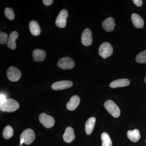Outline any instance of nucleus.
<instances>
[{
    "label": "nucleus",
    "instance_id": "1",
    "mask_svg": "<svg viewBox=\"0 0 146 146\" xmlns=\"http://www.w3.org/2000/svg\"><path fill=\"white\" fill-rule=\"evenodd\" d=\"M20 107L19 103L12 99H6L5 101L0 105V109L2 111L13 112L17 110Z\"/></svg>",
    "mask_w": 146,
    "mask_h": 146
},
{
    "label": "nucleus",
    "instance_id": "2",
    "mask_svg": "<svg viewBox=\"0 0 146 146\" xmlns=\"http://www.w3.org/2000/svg\"><path fill=\"white\" fill-rule=\"evenodd\" d=\"M104 106L108 112L114 117H118L120 116L119 108L113 101L107 100L105 102Z\"/></svg>",
    "mask_w": 146,
    "mask_h": 146
},
{
    "label": "nucleus",
    "instance_id": "3",
    "mask_svg": "<svg viewBox=\"0 0 146 146\" xmlns=\"http://www.w3.org/2000/svg\"><path fill=\"white\" fill-rule=\"evenodd\" d=\"M113 53L112 46L108 42H105L100 46L99 49V54L104 58L110 56Z\"/></svg>",
    "mask_w": 146,
    "mask_h": 146
},
{
    "label": "nucleus",
    "instance_id": "4",
    "mask_svg": "<svg viewBox=\"0 0 146 146\" xmlns=\"http://www.w3.org/2000/svg\"><path fill=\"white\" fill-rule=\"evenodd\" d=\"M20 139L21 140H24V143L26 145H29L32 143L35 139L34 131L31 129H27L21 133Z\"/></svg>",
    "mask_w": 146,
    "mask_h": 146
},
{
    "label": "nucleus",
    "instance_id": "5",
    "mask_svg": "<svg viewBox=\"0 0 146 146\" xmlns=\"http://www.w3.org/2000/svg\"><path fill=\"white\" fill-rule=\"evenodd\" d=\"M68 16V13L67 10L62 9L58 15L56 20V26L60 28L65 27L67 24V18Z\"/></svg>",
    "mask_w": 146,
    "mask_h": 146
},
{
    "label": "nucleus",
    "instance_id": "6",
    "mask_svg": "<svg viewBox=\"0 0 146 146\" xmlns=\"http://www.w3.org/2000/svg\"><path fill=\"white\" fill-rule=\"evenodd\" d=\"M39 119L40 122L47 128H50L54 125L55 121L54 118L45 113L40 114Z\"/></svg>",
    "mask_w": 146,
    "mask_h": 146
},
{
    "label": "nucleus",
    "instance_id": "7",
    "mask_svg": "<svg viewBox=\"0 0 146 146\" xmlns=\"http://www.w3.org/2000/svg\"><path fill=\"white\" fill-rule=\"evenodd\" d=\"M7 74L9 79L12 82L18 81L21 78L22 75L20 70L16 67L13 66H11L8 68Z\"/></svg>",
    "mask_w": 146,
    "mask_h": 146
},
{
    "label": "nucleus",
    "instance_id": "8",
    "mask_svg": "<svg viewBox=\"0 0 146 146\" xmlns=\"http://www.w3.org/2000/svg\"><path fill=\"white\" fill-rule=\"evenodd\" d=\"M57 65L61 69L67 70L74 68L75 66V63L70 58L64 57L58 60Z\"/></svg>",
    "mask_w": 146,
    "mask_h": 146
},
{
    "label": "nucleus",
    "instance_id": "9",
    "mask_svg": "<svg viewBox=\"0 0 146 146\" xmlns=\"http://www.w3.org/2000/svg\"><path fill=\"white\" fill-rule=\"evenodd\" d=\"M73 82L70 80H62L56 82L53 84L51 86L52 89L54 90H64L72 87Z\"/></svg>",
    "mask_w": 146,
    "mask_h": 146
},
{
    "label": "nucleus",
    "instance_id": "10",
    "mask_svg": "<svg viewBox=\"0 0 146 146\" xmlns=\"http://www.w3.org/2000/svg\"><path fill=\"white\" fill-rule=\"evenodd\" d=\"M82 44L85 46H90L93 42L92 33L89 29H86L83 31L81 36Z\"/></svg>",
    "mask_w": 146,
    "mask_h": 146
},
{
    "label": "nucleus",
    "instance_id": "11",
    "mask_svg": "<svg viewBox=\"0 0 146 146\" xmlns=\"http://www.w3.org/2000/svg\"><path fill=\"white\" fill-rule=\"evenodd\" d=\"M102 26L105 31L111 32L113 31L115 26V23L114 18L109 17L104 21Z\"/></svg>",
    "mask_w": 146,
    "mask_h": 146
},
{
    "label": "nucleus",
    "instance_id": "12",
    "mask_svg": "<svg viewBox=\"0 0 146 146\" xmlns=\"http://www.w3.org/2000/svg\"><path fill=\"white\" fill-rule=\"evenodd\" d=\"M80 102V99L77 96L72 97L70 101L66 105V107L68 110H74L77 108Z\"/></svg>",
    "mask_w": 146,
    "mask_h": 146
},
{
    "label": "nucleus",
    "instance_id": "13",
    "mask_svg": "<svg viewBox=\"0 0 146 146\" xmlns=\"http://www.w3.org/2000/svg\"><path fill=\"white\" fill-rule=\"evenodd\" d=\"M19 36L18 32L16 31L12 32L9 35L8 37V41L7 42V46L11 50L16 49V41Z\"/></svg>",
    "mask_w": 146,
    "mask_h": 146
},
{
    "label": "nucleus",
    "instance_id": "14",
    "mask_svg": "<svg viewBox=\"0 0 146 146\" xmlns=\"http://www.w3.org/2000/svg\"><path fill=\"white\" fill-rule=\"evenodd\" d=\"M75 138L74 131L70 127H68L65 129V133L63 134V138L66 143H70L74 141Z\"/></svg>",
    "mask_w": 146,
    "mask_h": 146
},
{
    "label": "nucleus",
    "instance_id": "15",
    "mask_svg": "<svg viewBox=\"0 0 146 146\" xmlns=\"http://www.w3.org/2000/svg\"><path fill=\"white\" fill-rule=\"evenodd\" d=\"M32 56L33 59L36 62L43 61L46 58V53L43 50L37 49L33 50Z\"/></svg>",
    "mask_w": 146,
    "mask_h": 146
},
{
    "label": "nucleus",
    "instance_id": "16",
    "mask_svg": "<svg viewBox=\"0 0 146 146\" xmlns=\"http://www.w3.org/2000/svg\"><path fill=\"white\" fill-rule=\"evenodd\" d=\"M131 21L134 26L138 29L143 28L144 27L143 20L137 13H133L131 16Z\"/></svg>",
    "mask_w": 146,
    "mask_h": 146
},
{
    "label": "nucleus",
    "instance_id": "17",
    "mask_svg": "<svg viewBox=\"0 0 146 146\" xmlns=\"http://www.w3.org/2000/svg\"><path fill=\"white\" fill-rule=\"evenodd\" d=\"M129 80L127 79H120L112 82L110 84V86L112 88L124 87L129 85Z\"/></svg>",
    "mask_w": 146,
    "mask_h": 146
},
{
    "label": "nucleus",
    "instance_id": "18",
    "mask_svg": "<svg viewBox=\"0 0 146 146\" xmlns=\"http://www.w3.org/2000/svg\"><path fill=\"white\" fill-rule=\"evenodd\" d=\"M96 119L94 117L89 118L85 123V132L87 135H90L94 130L96 123Z\"/></svg>",
    "mask_w": 146,
    "mask_h": 146
},
{
    "label": "nucleus",
    "instance_id": "19",
    "mask_svg": "<svg viewBox=\"0 0 146 146\" xmlns=\"http://www.w3.org/2000/svg\"><path fill=\"white\" fill-rule=\"evenodd\" d=\"M30 31L32 34L34 36H37L41 33V29L39 24L36 21H31L29 24Z\"/></svg>",
    "mask_w": 146,
    "mask_h": 146
},
{
    "label": "nucleus",
    "instance_id": "20",
    "mask_svg": "<svg viewBox=\"0 0 146 146\" xmlns=\"http://www.w3.org/2000/svg\"><path fill=\"white\" fill-rule=\"evenodd\" d=\"M127 136L129 139L133 142H137L141 138L140 131L137 129L129 130L127 131Z\"/></svg>",
    "mask_w": 146,
    "mask_h": 146
},
{
    "label": "nucleus",
    "instance_id": "21",
    "mask_svg": "<svg viewBox=\"0 0 146 146\" xmlns=\"http://www.w3.org/2000/svg\"><path fill=\"white\" fill-rule=\"evenodd\" d=\"M102 146H112V142L109 135L106 132L102 134Z\"/></svg>",
    "mask_w": 146,
    "mask_h": 146
},
{
    "label": "nucleus",
    "instance_id": "22",
    "mask_svg": "<svg viewBox=\"0 0 146 146\" xmlns=\"http://www.w3.org/2000/svg\"><path fill=\"white\" fill-rule=\"evenodd\" d=\"M13 135V128L11 126H7L4 129L3 132V136L5 139H8L11 138Z\"/></svg>",
    "mask_w": 146,
    "mask_h": 146
},
{
    "label": "nucleus",
    "instance_id": "23",
    "mask_svg": "<svg viewBox=\"0 0 146 146\" xmlns=\"http://www.w3.org/2000/svg\"><path fill=\"white\" fill-rule=\"evenodd\" d=\"M136 60L138 63H146V50L139 53L136 56Z\"/></svg>",
    "mask_w": 146,
    "mask_h": 146
},
{
    "label": "nucleus",
    "instance_id": "24",
    "mask_svg": "<svg viewBox=\"0 0 146 146\" xmlns=\"http://www.w3.org/2000/svg\"><path fill=\"white\" fill-rule=\"evenodd\" d=\"M5 14L6 17L11 21L14 20L15 18V13L11 8H9V7L5 8Z\"/></svg>",
    "mask_w": 146,
    "mask_h": 146
},
{
    "label": "nucleus",
    "instance_id": "25",
    "mask_svg": "<svg viewBox=\"0 0 146 146\" xmlns=\"http://www.w3.org/2000/svg\"><path fill=\"white\" fill-rule=\"evenodd\" d=\"M8 37L7 33L1 32L0 33V43L1 44H5L7 43Z\"/></svg>",
    "mask_w": 146,
    "mask_h": 146
},
{
    "label": "nucleus",
    "instance_id": "26",
    "mask_svg": "<svg viewBox=\"0 0 146 146\" xmlns=\"http://www.w3.org/2000/svg\"><path fill=\"white\" fill-rule=\"evenodd\" d=\"M7 99L6 98L5 95H3V94H1L0 95V105L2 104L5 102V101Z\"/></svg>",
    "mask_w": 146,
    "mask_h": 146
},
{
    "label": "nucleus",
    "instance_id": "27",
    "mask_svg": "<svg viewBox=\"0 0 146 146\" xmlns=\"http://www.w3.org/2000/svg\"><path fill=\"white\" fill-rule=\"evenodd\" d=\"M133 2L138 7L142 6L143 5V1L142 0H133Z\"/></svg>",
    "mask_w": 146,
    "mask_h": 146
},
{
    "label": "nucleus",
    "instance_id": "28",
    "mask_svg": "<svg viewBox=\"0 0 146 146\" xmlns=\"http://www.w3.org/2000/svg\"><path fill=\"white\" fill-rule=\"evenodd\" d=\"M43 2L45 5L49 6L52 4L53 1V0H43Z\"/></svg>",
    "mask_w": 146,
    "mask_h": 146
},
{
    "label": "nucleus",
    "instance_id": "29",
    "mask_svg": "<svg viewBox=\"0 0 146 146\" xmlns=\"http://www.w3.org/2000/svg\"><path fill=\"white\" fill-rule=\"evenodd\" d=\"M24 143V141L23 139H22V140H21V144H23Z\"/></svg>",
    "mask_w": 146,
    "mask_h": 146
},
{
    "label": "nucleus",
    "instance_id": "30",
    "mask_svg": "<svg viewBox=\"0 0 146 146\" xmlns=\"http://www.w3.org/2000/svg\"><path fill=\"white\" fill-rule=\"evenodd\" d=\"M145 82L146 83V76L145 77Z\"/></svg>",
    "mask_w": 146,
    "mask_h": 146
},
{
    "label": "nucleus",
    "instance_id": "31",
    "mask_svg": "<svg viewBox=\"0 0 146 146\" xmlns=\"http://www.w3.org/2000/svg\"><path fill=\"white\" fill-rule=\"evenodd\" d=\"M20 145L21 146H22V145H23V144L20 143Z\"/></svg>",
    "mask_w": 146,
    "mask_h": 146
},
{
    "label": "nucleus",
    "instance_id": "32",
    "mask_svg": "<svg viewBox=\"0 0 146 146\" xmlns=\"http://www.w3.org/2000/svg\"></svg>",
    "mask_w": 146,
    "mask_h": 146
}]
</instances>
